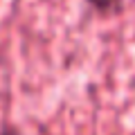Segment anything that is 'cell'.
I'll return each mask as SVG.
<instances>
[{"label": "cell", "mask_w": 135, "mask_h": 135, "mask_svg": "<svg viewBox=\"0 0 135 135\" xmlns=\"http://www.w3.org/2000/svg\"><path fill=\"white\" fill-rule=\"evenodd\" d=\"M86 2L92 7V9L101 11V14H106V11H113V9H117V7L122 5V0H86Z\"/></svg>", "instance_id": "6da1fadb"}, {"label": "cell", "mask_w": 135, "mask_h": 135, "mask_svg": "<svg viewBox=\"0 0 135 135\" xmlns=\"http://www.w3.org/2000/svg\"><path fill=\"white\" fill-rule=\"evenodd\" d=\"M0 135H18V133H16V131H11V128H5Z\"/></svg>", "instance_id": "7a4b0ae2"}]
</instances>
